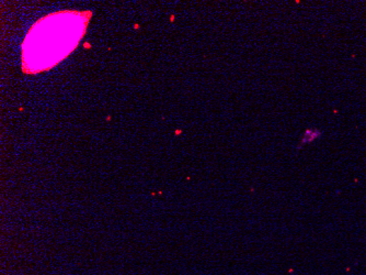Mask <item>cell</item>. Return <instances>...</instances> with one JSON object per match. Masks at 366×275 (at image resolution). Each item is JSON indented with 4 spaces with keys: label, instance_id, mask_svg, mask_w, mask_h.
I'll list each match as a JSON object with an SVG mask.
<instances>
[{
    "label": "cell",
    "instance_id": "cell-1",
    "mask_svg": "<svg viewBox=\"0 0 366 275\" xmlns=\"http://www.w3.org/2000/svg\"><path fill=\"white\" fill-rule=\"evenodd\" d=\"M320 137H322V133H320V130L316 129V128H309V129L305 130V133H303L301 146L299 147L306 146L308 143L317 140Z\"/></svg>",
    "mask_w": 366,
    "mask_h": 275
}]
</instances>
